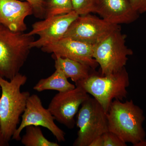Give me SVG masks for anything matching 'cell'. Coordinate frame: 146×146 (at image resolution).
Returning <instances> with one entry per match:
<instances>
[{"instance_id":"ac0fdd59","label":"cell","mask_w":146,"mask_h":146,"mask_svg":"<svg viewBox=\"0 0 146 146\" xmlns=\"http://www.w3.org/2000/svg\"><path fill=\"white\" fill-rule=\"evenodd\" d=\"M123 141L115 133L107 131L94 140L89 146H126Z\"/></svg>"},{"instance_id":"d6986e66","label":"cell","mask_w":146,"mask_h":146,"mask_svg":"<svg viewBox=\"0 0 146 146\" xmlns=\"http://www.w3.org/2000/svg\"><path fill=\"white\" fill-rule=\"evenodd\" d=\"M97 0H72L73 10L79 16L94 13Z\"/></svg>"},{"instance_id":"44dd1931","label":"cell","mask_w":146,"mask_h":146,"mask_svg":"<svg viewBox=\"0 0 146 146\" xmlns=\"http://www.w3.org/2000/svg\"><path fill=\"white\" fill-rule=\"evenodd\" d=\"M135 11L139 14L146 12V0H127Z\"/></svg>"},{"instance_id":"ffe728a7","label":"cell","mask_w":146,"mask_h":146,"mask_svg":"<svg viewBox=\"0 0 146 146\" xmlns=\"http://www.w3.org/2000/svg\"><path fill=\"white\" fill-rule=\"evenodd\" d=\"M29 3L33 10V15L36 18L44 19L45 0H20Z\"/></svg>"},{"instance_id":"277c9868","label":"cell","mask_w":146,"mask_h":146,"mask_svg":"<svg viewBox=\"0 0 146 146\" xmlns=\"http://www.w3.org/2000/svg\"><path fill=\"white\" fill-rule=\"evenodd\" d=\"M128 74L125 68L107 75L100 76L94 73L89 77L75 84L99 102L108 112L113 100L122 101L127 98V88L129 85Z\"/></svg>"},{"instance_id":"8992f818","label":"cell","mask_w":146,"mask_h":146,"mask_svg":"<svg viewBox=\"0 0 146 146\" xmlns=\"http://www.w3.org/2000/svg\"><path fill=\"white\" fill-rule=\"evenodd\" d=\"M78 110L76 125L79 128L74 146H89L96 138L109 131L107 113L94 98L89 97Z\"/></svg>"},{"instance_id":"9c48e42d","label":"cell","mask_w":146,"mask_h":146,"mask_svg":"<svg viewBox=\"0 0 146 146\" xmlns=\"http://www.w3.org/2000/svg\"><path fill=\"white\" fill-rule=\"evenodd\" d=\"M90 97L79 86L64 92H58L52 98L48 107L55 120L69 129L75 124L74 117L80 106Z\"/></svg>"},{"instance_id":"603a6c76","label":"cell","mask_w":146,"mask_h":146,"mask_svg":"<svg viewBox=\"0 0 146 146\" xmlns=\"http://www.w3.org/2000/svg\"><path fill=\"white\" fill-rule=\"evenodd\" d=\"M134 146H146V140L145 139L143 141L139 142L138 143L135 145Z\"/></svg>"},{"instance_id":"6da1fadb","label":"cell","mask_w":146,"mask_h":146,"mask_svg":"<svg viewBox=\"0 0 146 146\" xmlns=\"http://www.w3.org/2000/svg\"><path fill=\"white\" fill-rule=\"evenodd\" d=\"M27 80L26 76L20 73L10 80L0 77V123L3 135L8 142L18 127L31 95L28 91H21Z\"/></svg>"},{"instance_id":"5bb4252c","label":"cell","mask_w":146,"mask_h":146,"mask_svg":"<svg viewBox=\"0 0 146 146\" xmlns=\"http://www.w3.org/2000/svg\"><path fill=\"white\" fill-rule=\"evenodd\" d=\"M54 60L55 69L62 71L75 84L89 77L92 74L91 70H94L89 65L67 58H57Z\"/></svg>"},{"instance_id":"e0dca14e","label":"cell","mask_w":146,"mask_h":146,"mask_svg":"<svg viewBox=\"0 0 146 146\" xmlns=\"http://www.w3.org/2000/svg\"><path fill=\"white\" fill-rule=\"evenodd\" d=\"M72 0H45L44 18L73 11Z\"/></svg>"},{"instance_id":"8fae6325","label":"cell","mask_w":146,"mask_h":146,"mask_svg":"<svg viewBox=\"0 0 146 146\" xmlns=\"http://www.w3.org/2000/svg\"><path fill=\"white\" fill-rule=\"evenodd\" d=\"M94 45L64 37L56 42L42 47L44 52L52 54L54 59L67 58L89 65L95 70L99 65L93 56Z\"/></svg>"},{"instance_id":"2e32d148","label":"cell","mask_w":146,"mask_h":146,"mask_svg":"<svg viewBox=\"0 0 146 146\" xmlns=\"http://www.w3.org/2000/svg\"><path fill=\"white\" fill-rule=\"evenodd\" d=\"M26 132L21 138V142L25 146H59V144L48 140L44 136L40 126H28Z\"/></svg>"},{"instance_id":"5b68a950","label":"cell","mask_w":146,"mask_h":146,"mask_svg":"<svg viewBox=\"0 0 146 146\" xmlns=\"http://www.w3.org/2000/svg\"><path fill=\"white\" fill-rule=\"evenodd\" d=\"M126 37L120 28L94 45L93 58L100 67L101 75L114 74L125 68L128 56L133 54L125 45Z\"/></svg>"},{"instance_id":"4fadbf2b","label":"cell","mask_w":146,"mask_h":146,"mask_svg":"<svg viewBox=\"0 0 146 146\" xmlns=\"http://www.w3.org/2000/svg\"><path fill=\"white\" fill-rule=\"evenodd\" d=\"M94 12L110 23L119 25L131 23L139 15L127 0H97Z\"/></svg>"},{"instance_id":"7a4b0ae2","label":"cell","mask_w":146,"mask_h":146,"mask_svg":"<svg viewBox=\"0 0 146 146\" xmlns=\"http://www.w3.org/2000/svg\"><path fill=\"white\" fill-rule=\"evenodd\" d=\"M107 117L109 131L125 143H131L134 146L145 139L143 127L145 120L143 111L132 100L124 102L114 100L110 106Z\"/></svg>"},{"instance_id":"3957f363","label":"cell","mask_w":146,"mask_h":146,"mask_svg":"<svg viewBox=\"0 0 146 146\" xmlns=\"http://www.w3.org/2000/svg\"><path fill=\"white\" fill-rule=\"evenodd\" d=\"M33 36L0 25V77L10 80L20 73L34 41Z\"/></svg>"},{"instance_id":"7402d4cb","label":"cell","mask_w":146,"mask_h":146,"mask_svg":"<svg viewBox=\"0 0 146 146\" xmlns=\"http://www.w3.org/2000/svg\"><path fill=\"white\" fill-rule=\"evenodd\" d=\"M9 146V142L6 140L4 136L3 135L0 123V146Z\"/></svg>"},{"instance_id":"7c38bea8","label":"cell","mask_w":146,"mask_h":146,"mask_svg":"<svg viewBox=\"0 0 146 146\" xmlns=\"http://www.w3.org/2000/svg\"><path fill=\"white\" fill-rule=\"evenodd\" d=\"M33 14L31 5L20 0H0V25L15 32L27 29L26 18Z\"/></svg>"},{"instance_id":"52a82bcc","label":"cell","mask_w":146,"mask_h":146,"mask_svg":"<svg viewBox=\"0 0 146 146\" xmlns=\"http://www.w3.org/2000/svg\"><path fill=\"white\" fill-rule=\"evenodd\" d=\"M22 121L12 139L21 141L22 131L28 126L35 125L46 128L52 133L58 142H65V133L54 122L55 118L48 108H45L36 94L30 95L26 107L21 116Z\"/></svg>"},{"instance_id":"30bf717a","label":"cell","mask_w":146,"mask_h":146,"mask_svg":"<svg viewBox=\"0 0 146 146\" xmlns=\"http://www.w3.org/2000/svg\"><path fill=\"white\" fill-rule=\"evenodd\" d=\"M79 16L74 11L63 15L44 18L35 22L28 34L31 36L37 35L39 39L31 44L32 48H42L63 38L71 25Z\"/></svg>"},{"instance_id":"ba28073f","label":"cell","mask_w":146,"mask_h":146,"mask_svg":"<svg viewBox=\"0 0 146 146\" xmlns=\"http://www.w3.org/2000/svg\"><path fill=\"white\" fill-rule=\"evenodd\" d=\"M120 28L119 25L110 23L102 18L89 13L79 16L71 25L64 37L94 45Z\"/></svg>"},{"instance_id":"9a60e30c","label":"cell","mask_w":146,"mask_h":146,"mask_svg":"<svg viewBox=\"0 0 146 146\" xmlns=\"http://www.w3.org/2000/svg\"><path fill=\"white\" fill-rule=\"evenodd\" d=\"M47 78L40 79L33 87L37 92L46 90H55L58 92H64L74 89L76 85L69 82L68 78L62 71L58 69Z\"/></svg>"}]
</instances>
